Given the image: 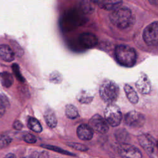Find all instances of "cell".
<instances>
[{
  "label": "cell",
  "mask_w": 158,
  "mask_h": 158,
  "mask_svg": "<svg viewBox=\"0 0 158 158\" xmlns=\"http://www.w3.org/2000/svg\"><path fill=\"white\" fill-rule=\"evenodd\" d=\"M110 22L120 29H125L131 27L135 22V17L131 10L126 7H119L109 15Z\"/></svg>",
  "instance_id": "obj_1"
},
{
  "label": "cell",
  "mask_w": 158,
  "mask_h": 158,
  "mask_svg": "<svg viewBox=\"0 0 158 158\" xmlns=\"http://www.w3.org/2000/svg\"><path fill=\"white\" fill-rule=\"evenodd\" d=\"M86 22L84 13L78 9H71L65 11L60 19L61 28L65 31L72 30Z\"/></svg>",
  "instance_id": "obj_2"
},
{
  "label": "cell",
  "mask_w": 158,
  "mask_h": 158,
  "mask_svg": "<svg viewBox=\"0 0 158 158\" xmlns=\"http://www.w3.org/2000/svg\"><path fill=\"white\" fill-rule=\"evenodd\" d=\"M115 55L117 61L121 65L130 67L135 65L136 61V52L135 50L127 45L120 44L116 46Z\"/></svg>",
  "instance_id": "obj_3"
},
{
  "label": "cell",
  "mask_w": 158,
  "mask_h": 158,
  "mask_svg": "<svg viewBox=\"0 0 158 158\" xmlns=\"http://www.w3.org/2000/svg\"><path fill=\"white\" fill-rule=\"evenodd\" d=\"M118 86L114 81L105 80L101 85L99 88V95L106 103H114L118 98Z\"/></svg>",
  "instance_id": "obj_4"
},
{
  "label": "cell",
  "mask_w": 158,
  "mask_h": 158,
  "mask_svg": "<svg viewBox=\"0 0 158 158\" xmlns=\"http://www.w3.org/2000/svg\"><path fill=\"white\" fill-rule=\"evenodd\" d=\"M105 119L112 127L120 125L122 119V114L119 107L114 103L108 104L104 110Z\"/></svg>",
  "instance_id": "obj_5"
},
{
  "label": "cell",
  "mask_w": 158,
  "mask_h": 158,
  "mask_svg": "<svg viewBox=\"0 0 158 158\" xmlns=\"http://www.w3.org/2000/svg\"><path fill=\"white\" fill-rule=\"evenodd\" d=\"M143 38L149 46L158 45V21L150 23L144 28Z\"/></svg>",
  "instance_id": "obj_6"
},
{
  "label": "cell",
  "mask_w": 158,
  "mask_h": 158,
  "mask_svg": "<svg viewBox=\"0 0 158 158\" xmlns=\"http://www.w3.org/2000/svg\"><path fill=\"white\" fill-rule=\"evenodd\" d=\"M146 120L145 116L137 111L132 110L128 112L124 118L126 125L133 128H139L142 127Z\"/></svg>",
  "instance_id": "obj_7"
},
{
  "label": "cell",
  "mask_w": 158,
  "mask_h": 158,
  "mask_svg": "<svg viewBox=\"0 0 158 158\" xmlns=\"http://www.w3.org/2000/svg\"><path fill=\"white\" fill-rule=\"evenodd\" d=\"M88 125L93 130L99 133L104 134L109 130V124L99 114L93 115L89 120Z\"/></svg>",
  "instance_id": "obj_8"
},
{
  "label": "cell",
  "mask_w": 158,
  "mask_h": 158,
  "mask_svg": "<svg viewBox=\"0 0 158 158\" xmlns=\"http://www.w3.org/2000/svg\"><path fill=\"white\" fill-rule=\"evenodd\" d=\"M118 154L123 157L140 158L142 157L141 151L135 146L123 143L118 148Z\"/></svg>",
  "instance_id": "obj_9"
},
{
  "label": "cell",
  "mask_w": 158,
  "mask_h": 158,
  "mask_svg": "<svg viewBox=\"0 0 158 158\" xmlns=\"http://www.w3.org/2000/svg\"><path fill=\"white\" fill-rule=\"evenodd\" d=\"M138 139L140 146L148 154H151L154 152L155 140L151 135L148 133H142L138 136Z\"/></svg>",
  "instance_id": "obj_10"
},
{
  "label": "cell",
  "mask_w": 158,
  "mask_h": 158,
  "mask_svg": "<svg viewBox=\"0 0 158 158\" xmlns=\"http://www.w3.org/2000/svg\"><path fill=\"white\" fill-rule=\"evenodd\" d=\"M78 42L83 48L89 49L94 48L97 45L98 38L91 33L85 32L79 36Z\"/></svg>",
  "instance_id": "obj_11"
},
{
  "label": "cell",
  "mask_w": 158,
  "mask_h": 158,
  "mask_svg": "<svg viewBox=\"0 0 158 158\" xmlns=\"http://www.w3.org/2000/svg\"><path fill=\"white\" fill-rule=\"evenodd\" d=\"M135 85L138 91L143 94H148L151 91V81L148 75L145 73H141L139 75Z\"/></svg>",
  "instance_id": "obj_12"
},
{
  "label": "cell",
  "mask_w": 158,
  "mask_h": 158,
  "mask_svg": "<svg viewBox=\"0 0 158 158\" xmlns=\"http://www.w3.org/2000/svg\"><path fill=\"white\" fill-rule=\"evenodd\" d=\"M77 134L81 140H90L93 136V130L89 125L81 124L77 129Z\"/></svg>",
  "instance_id": "obj_13"
},
{
  "label": "cell",
  "mask_w": 158,
  "mask_h": 158,
  "mask_svg": "<svg viewBox=\"0 0 158 158\" xmlns=\"http://www.w3.org/2000/svg\"><path fill=\"white\" fill-rule=\"evenodd\" d=\"M0 57L6 62H11L14 59L15 53L9 45L1 44L0 45Z\"/></svg>",
  "instance_id": "obj_14"
},
{
  "label": "cell",
  "mask_w": 158,
  "mask_h": 158,
  "mask_svg": "<svg viewBox=\"0 0 158 158\" xmlns=\"http://www.w3.org/2000/svg\"><path fill=\"white\" fill-rule=\"evenodd\" d=\"M122 3V0H103L98 6L101 9L107 10H113L119 7Z\"/></svg>",
  "instance_id": "obj_15"
},
{
  "label": "cell",
  "mask_w": 158,
  "mask_h": 158,
  "mask_svg": "<svg viewBox=\"0 0 158 158\" xmlns=\"http://www.w3.org/2000/svg\"><path fill=\"white\" fill-rule=\"evenodd\" d=\"M44 117L46 123H47L49 127L54 128L56 127L57 123V117L56 116L54 112L51 109H48L46 110Z\"/></svg>",
  "instance_id": "obj_16"
},
{
  "label": "cell",
  "mask_w": 158,
  "mask_h": 158,
  "mask_svg": "<svg viewBox=\"0 0 158 158\" xmlns=\"http://www.w3.org/2000/svg\"><path fill=\"white\" fill-rule=\"evenodd\" d=\"M124 91L129 101L134 104H137L138 102V96L135 90L130 85L126 84L124 85Z\"/></svg>",
  "instance_id": "obj_17"
},
{
  "label": "cell",
  "mask_w": 158,
  "mask_h": 158,
  "mask_svg": "<svg viewBox=\"0 0 158 158\" xmlns=\"http://www.w3.org/2000/svg\"><path fill=\"white\" fill-rule=\"evenodd\" d=\"M0 81L1 85L6 88L10 87L14 83V78L12 74L8 72L0 73Z\"/></svg>",
  "instance_id": "obj_18"
},
{
  "label": "cell",
  "mask_w": 158,
  "mask_h": 158,
  "mask_svg": "<svg viewBox=\"0 0 158 158\" xmlns=\"http://www.w3.org/2000/svg\"><path fill=\"white\" fill-rule=\"evenodd\" d=\"M28 127L32 131L36 132V133H40L42 131L43 128L40 123V122L35 118L30 117L27 122Z\"/></svg>",
  "instance_id": "obj_19"
},
{
  "label": "cell",
  "mask_w": 158,
  "mask_h": 158,
  "mask_svg": "<svg viewBox=\"0 0 158 158\" xmlns=\"http://www.w3.org/2000/svg\"><path fill=\"white\" fill-rule=\"evenodd\" d=\"M65 115L70 119L77 118L78 116V112L75 106L72 104H67L65 107Z\"/></svg>",
  "instance_id": "obj_20"
},
{
  "label": "cell",
  "mask_w": 158,
  "mask_h": 158,
  "mask_svg": "<svg viewBox=\"0 0 158 158\" xmlns=\"http://www.w3.org/2000/svg\"><path fill=\"white\" fill-rule=\"evenodd\" d=\"M81 10L84 14H91L94 10L91 0H83L81 2Z\"/></svg>",
  "instance_id": "obj_21"
},
{
  "label": "cell",
  "mask_w": 158,
  "mask_h": 158,
  "mask_svg": "<svg viewBox=\"0 0 158 158\" xmlns=\"http://www.w3.org/2000/svg\"><path fill=\"white\" fill-rule=\"evenodd\" d=\"M77 98L80 102L83 104H88L92 101L93 96L85 91H81Z\"/></svg>",
  "instance_id": "obj_22"
},
{
  "label": "cell",
  "mask_w": 158,
  "mask_h": 158,
  "mask_svg": "<svg viewBox=\"0 0 158 158\" xmlns=\"http://www.w3.org/2000/svg\"><path fill=\"white\" fill-rule=\"evenodd\" d=\"M42 147H43L44 148L55 151V152H57L60 154H65V155H67V156H76L75 154H73L72 153H71L69 151H65L64 149H62L59 147L55 146H52V145H48V144H44V145H41Z\"/></svg>",
  "instance_id": "obj_23"
},
{
  "label": "cell",
  "mask_w": 158,
  "mask_h": 158,
  "mask_svg": "<svg viewBox=\"0 0 158 158\" xmlns=\"http://www.w3.org/2000/svg\"><path fill=\"white\" fill-rule=\"evenodd\" d=\"M115 136L117 139L118 141L122 143L126 142L128 140V138H129L128 132L123 129L118 130L117 131H115Z\"/></svg>",
  "instance_id": "obj_24"
},
{
  "label": "cell",
  "mask_w": 158,
  "mask_h": 158,
  "mask_svg": "<svg viewBox=\"0 0 158 158\" xmlns=\"http://www.w3.org/2000/svg\"><path fill=\"white\" fill-rule=\"evenodd\" d=\"M12 142V138L6 135H0V149L8 146Z\"/></svg>",
  "instance_id": "obj_25"
},
{
  "label": "cell",
  "mask_w": 158,
  "mask_h": 158,
  "mask_svg": "<svg viewBox=\"0 0 158 158\" xmlns=\"http://www.w3.org/2000/svg\"><path fill=\"white\" fill-rule=\"evenodd\" d=\"M12 71H13L16 78L20 82H24L25 78L22 76V75L20 72V67H19V65L17 64H13V65H12Z\"/></svg>",
  "instance_id": "obj_26"
},
{
  "label": "cell",
  "mask_w": 158,
  "mask_h": 158,
  "mask_svg": "<svg viewBox=\"0 0 158 158\" xmlns=\"http://www.w3.org/2000/svg\"><path fill=\"white\" fill-rule=\"evenodd\" d=\"M9 105L7 99L4 96L0 95V118L2 117L5 113L6 108Z\"/></svg>",
  "instance_id": "obj_27"
},
{
  "label": "cell",
  "mask_w": 158,
  "mask_h": 158,
  "mask_svg": "<svg viewBox=\"0 0 158 158\" xmlns=\"http://www.w3.org/2000/svg\"><path fill=\"white\" fill-rule=\"evenodd\" d=\"M69 146L77 149L78 151H86L88 149V147H86V146L81 144H79V143H68L67 144Z\"/></svg>",
  "instance_id": "obj_28"
},
{
  "label": "cell",
  "mask_w": 158,
  "mask_h": 158,
  "mask_svg": "<svg viewBox=\"0 0 158 158\" xmlns=\"http://www.w3.org/2000/svg\"><path fill=\"white\" fill-rule=\"evenodd\" d=\"M23 140L27 143L33 144V143H35L36 142L37 139H36V137L35 135H33L32 134H30V133H27V134L24 135Z\"/></svg>",
  "instance_id": "obj_29"
},
{
  "label": "cell",
  "mask_w": 158,
  "mask_h": 158,
  "mask_svg": "<svg viewBox=\"0 0 158 158\" xmlns=\"http://www.w3.org/2000/svg\"><path fill=\"white\" fill-rule=\"evenodd\" d=\"M12 46H13V51L15 53V54H16L17 56H22V54H23V51L22 50V49L20 48V46H19L18 45V47L16 46V44H15V43L14 44H12Z\"/></svg>",
  "instance_id": "obj_30"
},
{
  "label": "cell",
  "mask_w": 158,
  "mask_h": 158,
  "mask_svg": "<svg viewBox=\"0 0 158 158\" xmlns=\"http://www.w3.org/2000/svg\"><path fill=\"white\" fill-rule=\"evenodd\" d=\"M13 127L15 130H20L23 128V124L20 121L15 120L13 123Z\"/></svg>",
  "instance_id": "obj_31"
},
{
  "label": "cell",
  "mask_w": 158,
  "mask_h": 158,
  "mask_svg": "<svg viewBox=\"0 0 158 158\" xmlns=\"http://www.w3.org/2000/svg\"><path fill=\"white\" fill-rule=\"evenodd\" d=\"M59 79H60V75L59 73H52L51 75V77H50V80L53 81V82H55V83H58L59 82Z\"/></svg>",
  "instance_id": "obj_32"
},
{
  "label": "cell",
  "mask_w": 158,
  "mask_h": 158,
  "mask_svg": "<svg viewBox=\"0 0 158 158\" xmlns=\"http://www.w3.org/2000/svg\"><path fill=\"white\" fill-rule=\"evenodd\" d=\"M151 4L158 6V0H148Z\"/></svg>",
  "instance_id": "obj_33"
},
{
  "label": "cell",
  "mask_w": 158,
  "mask_h": 158,
  "mask_svg": "<svg viewBox=\"0 0 158 158\" xmlns=\"http://www.w3.org/2000/svg\"><path fill=\"white\" fill-rule=\"evenodd\" d=\"M91 1H92L93 2L96 3V4H97L98 5H99L103 0H91Z\"/></svg>",
  "instance_id": "obj_34"
},
{
  "label": "cell",
  "mask_w": 158,
  "mask_h": 158,
  "mask_svg": "<svg viewBox=\"0 0 158 158\" xmlns=\"http://www.w3.org/2000/svg\"><path fill=\"white\" fill-rule=\"evenodd\" d=\"M6 157H15V155L14 154H12V153H9V154H7V155L6 156Z\"/></svg>",
  "instance_id": "obj_35"
},
{
  "label": "cell",
  "mask_w": 158,
  "mask_h": 158,
  "mask_svg": "<svg viewBox=\"0 0 158 158\" xmlns=\"http://www.w3.org/2000/svg\"><path fill=\"white\" fill-rule=\"evenodd\" d=\"M156 146H157V148H158V141H157V144H156Z\"/></svg>",
  "instance_id": "obj_36"
}]
</instances>
